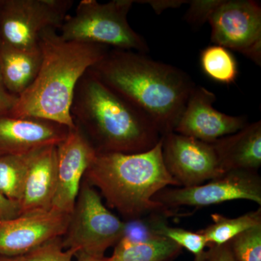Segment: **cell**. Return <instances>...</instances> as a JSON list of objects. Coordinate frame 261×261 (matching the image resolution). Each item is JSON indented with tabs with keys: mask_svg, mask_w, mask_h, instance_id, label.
I'll return each instance as SVG.
<instances>
[{
	"mask_svg": "<svg viewBox=\"0 0 261 261\" xmlns=\"http://www.w3.org/2000/svg\"><path fill=\"white\" fill-rule=\"evenodd\" d=\"M89 70L145 113L161 137L173 132L195 87L181 70L135 51L110 49Z\"/></svg>",
	"mask_w": 261,
	"mask_h": 261,
	"instance_id": "1",
	"label": "cell"
},
{
	"mask_svg": "<svg viewBox=\"0 0 261 261\" xmlns=\"http://www.w3.org/2000/svg\"><path fill=\"white\" fill-rule=\"evenodd\" d=\"M70 116L97 153H140L162 138L145 113L89 70L75 87Z\"/></svg>",
	"mask_w": 261,
	"mask_h": 261,
	"instance_id": "2",
	"label": "cell"
},
{
	"mask_svg": "<svg viewBox=\"0 0 261 261\" xmlns=\"http://www.w3.org/2000/svg\"><path fill=\"white\" fill-rule=\"evenodd\" d=\"M39 46L42 55L39 73L9 113L74 128L70 107L77 83L111 48L64 40L56 29L43 33Z\"/></svg>",
	"mask_w": 261,
	"mask_h": 261,
	"instance_id": "3",
	"label": "cell"
},
{
	"mask_svg": "<svg viewBox=\"0 0 261 261\" xmlns=\"http://www.w3.org/2000/svg\"><path fill=\"white\" fill-rule=\"evenodd\" d=\"M162 143L161 138L152 149L140 153H97L84 180L99 190L107 205L127 221L152 214L174 216L171 209L153 200L168 186L178 187L163 162Z\"/></svg>",
	"mask_w": 261,
	"mask_h": 261,
	"instance_id": "4",
	"label": "cell"
},
{
	"mask_svg": "<svg viewBox=\"0 0 261 261\" xmlns=\"http://www.w3.org/2000/svg\"><path fill=\"white\" fill-rule=\"evenodd\" d=\"M134 3L132 0H113L107 3L82 0L74 14L65 18L58 34L66 41L146 54L149 51L147 42L132 29L127 20Z\"/></svg>",
	"mask_w": 261,
	"mask_h": 261,
	"instance_id": "5",
	"label": "cell"
},
{
	"mask_svg": "<svg viewBox=\"0 0 261 261\" xmlns=\"http://www.w3.org/2000/svg\"><path fill=\"white\" fill-rule=\"evenodd\" d=\"M125 228L126 222L108 210L98 190L83 180L62 245L75 255L104 257L124 236Z\"/></svg>",
	"mask_w": 261,
	"mask_h": 261,
	"instance_id": "6",
	"label": "cell"
},
{
	"mask_svg": "<svg viewBox=\"0 0 261 261\" xmlns=\"http://www.w3.org/2000/svg\"><path fill=\"white\" fill-rule=\"evenodd\" d=\"M73 5L72 0H0V45L39 47L43 33L58 32Z\"/></svg>",
	"mask_w": 261,
	"mask_h": 261,
	"instance_id": "7",
	"label": "cell"
},
{
	"mask_svg": "<svg viewBox=\"0 0 261 261\" xmlns=\"http://www.w3.org/2000/svg\"><path fill=\"white\" fill-rule=\"evenodd\" d=\"M207 21L211 42L261 62V8L252 0H221Z\"/></svg>",
	"mask_w": 261,
	"mask_h": 261,
	"instance_id": "8",
	"label": "cell"
},
{
	"mask_svg": "<svg viewBox=\"0 0 261 261\" xmlns=\"http://www.w3.org/2000/svg\"><path fill=\"white\" fill-rule=\"evenodd\" d=\"M235 200H250L261 205V178L257 172L228 171L197 186L165 188L153 197L168 209L184 205L207 207Z\"/></svg>",
	"mask_w": 261,
	"mask_h": 261,
	"instance_id": "9",
	"label": "cell"
},
{
	"mask_svg": "<svg viewBox=\"0 0 261 261\" xmlns=\"http://www.w3.org/2000/svg\"><path fill=\"white\" fill-rule=\"evenodd\" d=\"M162 140L163 162L178 187L197 186L226 173L213 143L173 132Z\"/></svg>",
	"mask_w": 261,
	"mask_h": 261,
	"instance_id": "10",
	"label": "cell"
},
{
	"mask_svg": "<svg viewBox=\"0 0 261 261\" xmlns=\"http://www.w3.org/2000/svg\"><path fill=\"white\" fill-rule=\"evenodd\" d=\"M57 148V185L51 210L70 214L81 185L97 152L75 125Z\"/></svg>",
	"mask_w": 261,
	"mask_h": 261,
	"instance_id": "11",
	"label": "cell"
},
{
	"mask_svg": "<svg viewBox=\"0 0 261 261\" xmlns=\"http://www.w3.org/2000/svg\"><path fill=\"white\" fill-rule=\"evenodd\" d=\"M70 214L51 210L0 221V255L23 256L64 235Z\"/></svg>",
	"mask_w": 261,
	"mask_h": 261,
	"instance_id": "12",
	"label": "cell"
},
{
	"mask_svg": "<svg viewBox=\"0 0 261 261\" xmlns=\"http://www.w3.org/2000/svg\"><path fill=\"white\" fill-rule=\"evenodd\" d=\"M216 100L212 92L195 87L173 132L212 143L246 126L245 117L228 116L215 109Z\"/></svg>",
	"mask_w": 261,
	"mask_h": 261,
	"instance_id": "13",
	"label": "cell"
},
{
	"mask_svg": "<svg viewBox=\"0 0 261 261\" xmlns=\"http://www.w3.org/2000/svg\"><path fill=\"white\" fill-rule=\"evenodd\" d=\"M69 129L47 120L0 113V156L57 146L66 138Z\"/></svg>",
	"mask_w": 261,
	"mask_h": 261,
	"instance_id": "14",
	"label": "cell"
},
{
	"mask_svg": "<svg viewBox=\"0 0 261 261\" xmlns=\"http://www.w3.org/2000/svg\"><path fill=\"white\" fill-rule=\"evenodd\" d=\"M57 185L56 146L44 147L34 160L19 202L20 215L51 210Z\"/></svg>",
	"mask_w": 261,
	"mask_h": 261,
	"instance_id": "15",
	"label": "cell"
},
{
	"mask_svg": "<svg viewBox=\"0 0 261 261\" xmlns=\"http://www.w3.org/2000/svg\"><path fill=\"white\" fill-rule=\"evenodd\" d=\"M224 173L257 172L261 166V122L247 124L241 130L212 142Z\"/></svg>",
	"mask_w": 261,
	"mask_h": 261,
	"instance_id": "16",
	"label": "cell"
},
{
	"mask_svg": "<svg viewBox=\"0 0 261 261\" xmlns=\"http://www.w3.org/2000/svg\"><path fill=\"white\" fill-rule=\"evenodd\" d=\"M40 47L18 49L0 45V75L7 90L19 97L32 85L40 69Z\"/></svg>",
	"mask_w": 261,
	"mask_h": 261,
	"instance_id": "17",
	"label": "cell"
},
{
	"mask_svg": "<svg viewBox=\"0 0 261 261\" xmlns=\"http://www.w3.org/2000/svg\"><path fill=\"white\" fill-rule=\"evenodd\" d=\"M182 248L169 239L157 236L135 242L124 237L117 243L112 256L108 261H171Z\"/></svg>",
	"mask_w": 261,
	"mask_h": 261,
	"instance_id": "18",
	"label": "cell"
},
{
	"mask_svg": "<svg viewBox=\"0 0 261 261\" xmlns=\"http://www.w3.org/2000/svg\"><path fill=\"white\" fill-rule=\"evenodd\" d=\"M43 148L0 156V192L18 205L29 168Z\"/></svg>",
	"mask_w": 261,
	"mask_h": 261,
	"instance_id": "19",
	"label": "cell"
},
{
	"mask_svg": "<svg viewBox=\"0 0 261 261\" xmlns=\"http://www.w3.org/2000/svg\"><path fill=\"white\" fill-rule=\"evenodd\" d=\"M213 224L197 232L205 238L207 247L221 246L229 243L240 233L261 225V208L239 217L227 218L218 214L211 215Z\"/></svg>",
	"mask_w": 261,
	"mask_h": 261,
	"instance_id": "20",
	"label": "cell"
},
{
	"mask_svg": "<svg viewBox=\"0 0 261 261\" xmlns=\"http://www.w3.org/2000/svg\"><path fill=\"white\" fill-rule=\"evenodd\" d=\"M200 65L204 73L211 80L224 84L235 82L238 75L236 59L231 51L222 46H209L200 54Z\"/></svg>",
	"mask_w": 261,
	"mask_h": 261,
	"instance_id": "21",
	"label": "cell"
},
{
	"mask_svg": "<svg viewBox=\"0 0 261 261\" xmlns=\"http://www.w3.org/2000/svg\"><path fill=\"white\" fill-rule=\"evenodd\" d=\"M167 217L168 216L161 214H152L147 216L153 233L169 239L181 248L192 252L195 257L202 255L207 246L205 238L197 231L193 232L184 228L168 226L166 223Z\"/></svg>",
	"mask_w": 261,
	"mask_h": 261,
	"instance_id": "22",
	"label": "cell"
},
{
	"mask_svg": "<svg viewBox=\"0 0 261 261\" xmlns=\"http://www.w3.org/2000/svg\"><path fill=\"white\" fill-rule=\"evenodd\" d=\"M229 245L237 261H261V225L235 237Z\"/></svg>",
	"mask_w": 261,
	"mask_h": 261,
	"instance_id": "23",
	"label": "cell"
},
{
	"mask_svg": "<svg viewBox=\"0 0 261 261\" xmlns=\"http://www.w3.org/2000/svg\"><path fill=\"white\" fill-rule=\"evenodd\" d=\"M23 257L25 261H73L75 253L63 248L61 237L43 244Z\"/></svg>",
	"mask_w": 261,
	"mask_h": 261,
	"instance_id": "24",
	"label": "cell"
},
{
	"mask_svg": "<svg viewBox=\"0 0 261 261\" xmlns=\"http://www.w3.org/2000/svg\"><path fill=\"white\" fill-rule=\"evenodd\" d=\"M221 0H195L190 1V7L185 18L189 23L201 25L208 20L209 17Z\"/></svg>",
	"mask_w": 261,
	"mask_h": 261,
	"instance_id": "25",
	"label": "cell"
},
{
	"mask_svg": "<svg viewBox=\"0 0 261 261\" xmlns=\"http://www.w3.org/2000/svg\"><path fill=\"white\" fill-rule=\"evenodd\" d=\"M208 260L207 261H237L233 256L229 243L221 246H208Z\"/></svg>",
	"mask_w": 261,
	"mask_h": 261,
	"instance_id": "26",
	"label": "cell"
},
{
	"mask_svg": "<svg viewBox=\"0 0 261 261\" xmlns=\"http://www.w3.org/2000/svg\"><path fill=\"white\" fill-rule=\"evenodd\" d=\"M20 215V209L15 202L7 199L0 192V221L13 219Z\"/></svg>",
	"mask_w": 261,
	"mask_h": 261,
	"instance_id": "27",
	"label": "cell"
},
{
	"mask_svg": "<svg viewBox=\"0 0 261 261\" xmlns=\"http://www.w3.org/2000/svg\"><path fill=\"white\" fill-rule=\"evenodd\" d=\"M18 98L7 90L0 75V113H10L14 107Z\"/></svg>",
	"mask_w": 261,
	"mask_h": 261,
	"instance_id": "28",
	"label": "cell"
},
{
	"mask_svg": "<svg viewBox=\"0 0 261 261\" xmlns=\"http://www.w3.org/2000/svg\"><path fill=\"white\" fill-rule=\"evenodd\" d=\"M187 1H145L142 3H147L152 5L158 14H160L163 10L169 8H178L180 5L187 3Z\"/></svg>",
	"mask_w": 261,
	"mask_h": 261,
	"instance_id": "29",
	"label": "cell"
},
{
	"mask_svg": "<svg viewBox=\"0 0 261 261\" xmlns=\"http://www.w3.org/2000/svg\"><path fill=\"white\" fill-rule=\"evenodd\" d=\"M77 257V261H108V257H95L87 254L78 253L75 255Z\"/></svg>",
	"mask_w": 261,
	"mask_h": 261,
	"instance_id": "30",
	"label": "cell"
},
{
	"mask_svg": "<svg viewBox=\"0 0 261 261\" xmlns=\"http://www.w3.org/2000/svg\"><path fill=\"white\" fill-rule=\"evenodd\" d=\"M0 261H25L23 256H7L0 255Z\"/></svg>",
	"mask_w": 261,
	"mask_h": 261,
	"instance_id": "31",
	"label": "cell"
},
{
	"mask_svg": "<svg viewBox=\"0 0 261 261\" xmlns=\"http://www.w3.org/2000/svg\"><path fill=\"white\" fill-rule=\"evenodd\" d=\"M208 260V252L205 251L200 256L195 257L193 261H207Z\"/></svg>",
	"mask_w": 261,
	"mask_h": 261,
	"instance_id": "32",
	"label": "cell"
}]
</instances>
